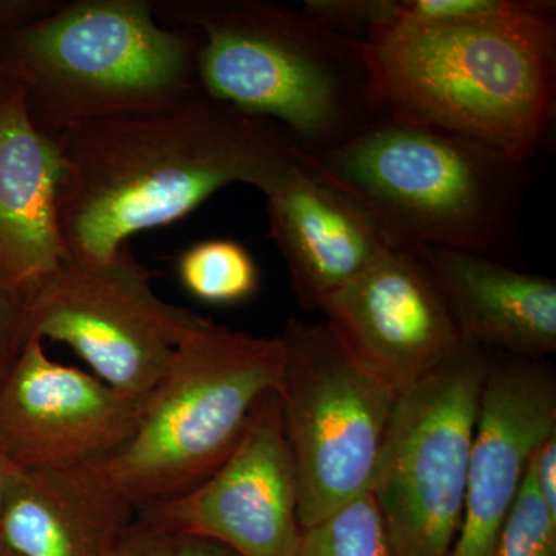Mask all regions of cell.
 Here are the masks:
<instances>
[{"label":"cell","mask_w":556,"mask_h":556,"mask_svg":"<svg viewBox=\"0 0 556 556\" xmlns=\"http://www.w3.org/2000/svg\"><path fill=\"white\" fill-rule=\"evenodd\" d=\"M54 141L61 236L83 263L109 262L134 233L186 217L233 182L266 195L300 160L283 127L203 91L76 124Z\"/></svg>","instance_id":"cell-1"},{"label":"cell","mask_w":556,"mask_h":556,"mask_svg":"<svg viewBox=\"0 0 556 556\" xmlns=\"http://www.w3.org/2000/svg\"><path fill=\"white\" fill-rule=\"evenodd\" d=\"M555 2L475 21L402 20L364 40L378 113L475 139L527 163L556 110Z\"/></svg>","instance_id":"cell-2"},{"label":"cell","mask_w":556,"mask_h":556,"mask_svg":"<svg viewBox=\"0 0 556 556\" xmlns=\"http://www.w3.org/2000/svg\"><path fill=\"white\" fill-rule=\"evenodd\" d=\"M300 161L357 201L396 248L455 249L508 265L517 257L526 163L500 150L376 113L342 144Z\"/></svg>","instance_id":"cell-3"},{"label":"cell","mask_w":556,"mask_h":556,"mask_svg":"<svg viewBox=\"0 0 556 556\" xmlns=\"http://www.w3.org/2000/svg\"><path fill=\"white\" fill-rule=\"evenodd\" d=\"M156 20L199 33L200 89L269 119L300 153L342 144L378 113L367 50L303 10L265 0H153Z\"/></svg>","instance_id":"cell-4"},{"label":"cell","mask_w":556,"mask_h":556,"mask_svg":"<svg viewBox=\"0 0 556 556\" xmlns=\"http://www.w3.org/2000/svg\"><path fill=\"white\" fill-rule=\"evenodd\" d=\"M199 33L166 28L149 0L62 2L0 33V75L51 139L86 121L169 108L200 93Z\"/></svg>","instance_id":"cell-5"},{"label":"cell","mask_w":556,"mask_h":556,"mask_svg":"<svg viewBox=\"0 0 556 556\" xmlns=\"http://www.w3.org/2000/svg\"><path fill=\"white\" fill-rule=\"evenodd\" d=\"M283 368L280 336L207 318L179 343L129 441L93 466L137 510L188 493L239 445L260 399L280 390Z\"/></svg>","instance_id":"cell-6"},{"label":"cell","mask_w":556,"mask_h":556,"mask_svg":"<svg viewBox=\"0 0 556 556\" xmlns=\"http://www.w3.org/2000/svg\"><path fill=\"white\" fill-rule=\"evenodd\" d=\"M490 354L466 339L455 356L396 399L368 490L393 556L452 555Z\"/></svg>","instance_id":"cell-7"},{"label":"cell","mask_w":556,"mask_h":556,"mask_svg":"<svg viewBox=\"0 0 556 556\" xmlns=\"http://www.w3.org/2000/svg\"><path fill=\"white\" fill-rule=\"evenodd\" d=\"M280 338L281 424L299 522L308 529L368 492L397 396L350 356L327 321L289 318Z\"/></svg>","instance_id":"cell-8"},{"label":"cell","mask_w":556,"mask_h":556,"mask_svg":"<svg viewBox=\"0 0 556 556\" xmlns=\"http://www.w3.org/2000/svg\"><path fill=\"white\" fill-rule=\"evenodd\" d=\"M30 338L64 343L110 387L148 397L182 339L206 317L153 291L152 273L123 248L104 263L68 257L27 302Z\"/></svg>","instance_id":"cell-9"},{"label":"cell","mask_w":556,"mask_h":556,"mask_svg":"<svg viewBox=\"0 0 556 556\" xmlns=\"http://www.w3.org/2000/svg\"><path fill=\"white\" fill-rule=\"evenodd\" d=\"M298 507V478L273 390L260 399L239 445L211 477L137 515L217 541L237 556H294L303 532Z\"/></svg>","instance_id":"cell-10"},{"label":"cell","mask_w":556,"mask_h":556,"mask_svg":"<svg viewBox=\"0 0 556 556\" xmlns=\"http://www.w3.org/2000/svg\"><path fill=\"white\" fill-rule=\"evenodd\" d=\"M321 313L350 356L396 396L466 342L433 270L412 249H390Z\"/></svg>","instance_id":"cell-11"},{"label":"cell","mask_w":556,"mask_h":556,"mask_svg":"<svg viewBox=\"0 0 556 556\" xmlns=\"http://www.w3.org/2000/svg\"><path fill=\"white\" fill-rule=\"evenodd\" d=\"M146 399L50 358L31 338L0 386V453L22 471L101 463L135 433Z\"/></svg>","instance_id":"cell-12"},{"label":"cell","mask_w":556,"mask_h":556,"mask_svg":"<svg viewBox=\"0 0 556 556\" xmlns=\"http://www.w3.org/2000/svg\"><path fill=\"white\" fill-rule=\"evenodd\" d=\"M556 431V376L544 361L492 351L468 464L466 510L450 556H490L538 447Z\"/></svg>","instance_id":"cell-13"},{"label":"cell","mask_w":556,"mask_h":556,"mask_svg":"<svg viewBox=\"0 0 556 556\" xmlns=\"http://www.w3.org/2000/svg\"><path fill=\"white\" fill-rule=\"evenodd\" d=\"M270 237L303 309L332 295L394 247L357 201L299 163L266 193Z\"/></svg>","instance_id":"cell-14"},{"label":"cell","mask_w":556,"mask_h":556,"mask_svg":"<svg viewBox=\"0 0 556 556\" xmlns=\"http://www.w3.org/2000/svg\"><path fill=\"white\" fill-rule=\"evenodd\" d=\"M56 141L36 129L24 91L0 80V283L25 303L67 258Z\"/></svg>","instance_id":"cell-15"},{"label":"cell","mask_w":556,"mask_h":556,"mask_svg":"<svg viewBox=\"0 0 556 556\" xmlns=\"http://www.w3.org/2000/svg\"><path fill=\"white\" fill-rule=\"evenodd\" d=\"M137 508L93 464L17 471L0 535L17 556H109Z\"/></svg>","instance_id":"cell-16"},{"label":"cell","mask_w":556,"mask_h":556,"mask_svg":"<svg viewBox=\"0 0 556 556\" xmlns=\"http://www.w3.org/2000/svg\"><path fill=\"white\" fill-rule=\"evenodd\" d=\"M464 339L510 356L556 351V283L485 255L420 249Z\"/></svg>","instance_id":"cell-17"},{"label":"cell","mask_w":556,"mask_h":556,"mask_svg":"<svg viewBox=\"0 0 556 556\" xmlns=\"http://www.w3.org/2000/svg\"><path fill=\"white\" fill-rule=\"evenodd\" d=\"M182 288L200 302L215 306L239 305L257 292V263L243 244L233 240H204L178 258Z\"/></svg>","instance_id":"cell-18"},{"label":"cell","mask_w":556,"mask_h":556,"mask_svg":"<svg viewBox=\"0 0 556 556\" xmlns=\"http://www.w3.org/2000/svg\"><path fill=\"white\" fill-rule=\"evenodd\" d=\"M294 556H393L386 525L371 493L303 529Z\"/></svg>","instance_id":"cell-19"},{"label":"cell","mask_w":556,"mask_h":556,"mask_svg":"<svg viewBox=\"0 0 556 556\" xmlns=\"http://www.w3.org/2000/svg\"><path fill=\"white\" fill-rule=\"evenodd\" d=\"M490 556H556V515L538 493L529 467Z\"/></svg>","instance_id":"cell-20"},{"label":"cell","mask_w":556,"mask_h":556,"mask_svg":"<svg viewBox=\"0 0 556 556\" xmlns=\"http://www.w3.org/2000/svg\"><path fill=\"white\" fill-rule=\"evenodd\" d=\"M109 556H237L228 547L138 517L121 535Z\"/></svg>","instance_id":"cell-21"},{"label":"cell","mask_w":556,"mask_h":556,"mask_svg":"<svg viewBox=\"0 0 556 556\" xmlns=\"http://www.w3.org/2000/svg\"><path fill=\"white\" fill-rule=\"evenodd\" d=\"M302 10L329 30L364 42L369 31L397 20L399 0H305Z\"/></svg>","instance_id":"cell-22"},{"label":"cell","mask_w":556,"mask_h":556,"mask_svg":"<svg viewBox=\"0 0 556 556\" xmlns=\"http://www.w3.org/2000/svg\"><path fill=\"white\" fill-rule=\"evenodd\" d=\"M30 339L27 303L0 283V386Z\"/></svg>","instance_id":"cell-23"},{"label":"cell","mask_w":556,"mask_h":556,"mask_svg":"<svg viewBox=\"0 0 556 556\" xmlns=\"http://www.w3.org/2000/svg\"><path fill=\"white\" fill-rule=\"evenodd\" d=\"M529 471L540 496L556 515V431L533 453Z\"/></svg>","instance_id":"cell-24"},{"label":"cell","mask_w":556,"mask_h":556,"mask_svg":"<svg viewBox=\"0 0 556 556\" xmlns=\"http://www.w3.org/2000/svg\"><path fill=\"white\" fill-rule=\"evenodd\" d=\"M58 0H28V2L0 3V33L21 30L46 20L60 9Z\"/></svg>","instance_id":"cell-25"},{"label":"cell","mask_w":556,"mask_h":556,"mask_svg":"<svg viewBox=\"0 0 556 556\" xmlns=\"http://www.w3.org/2000/svg\"><path fill=\"white\" fill-rule=\"evenodd\" d=\"M17 468L0 453V514H2L3 504H5L7 493L13 479L16 478Z\"/></svg>","instance_id":"cell-26"},{"label":"cell","mask_w":556,"mask_h":556,"mask_svg":"<svg viewBox=\"0 0 556 556\" xmlns=\"http://www.w3.org/2000/svg\"><path fill=\"white\" fill-rule=\"evenodd\" d=\"M0 556H17L11 551V547L7 544V541L3 540L2 535H0Z\"/></svg>","instance_id":"cell-27"}]
</instances>
